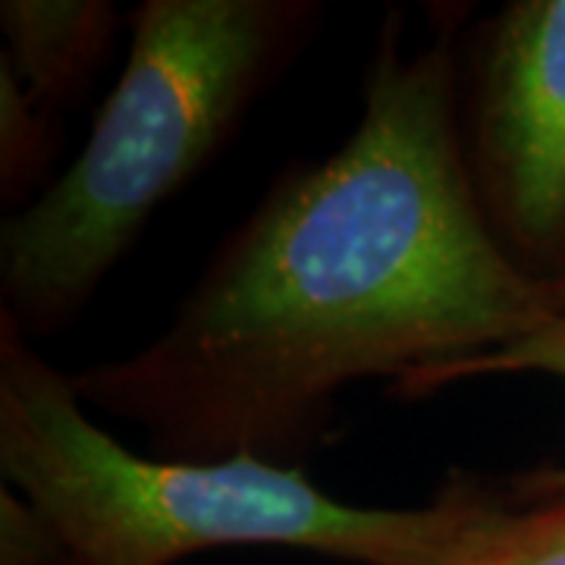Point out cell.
Listing matches in <instances>:
<instances>
[{"label": "cell", "mask_w": 565, "mask_h": 565, "mask_svg": "<svg viewBox=\"0 0 565 565\" xmlns=\"http://www.w3.org/2000/svg\"><path fill=\"white\" fill-rule=\"evenodd\" d=\"M468 63L475 195L509 258L553 280L565 255V0L505 3Z\"/></svg>", "instance_id": "277c9868"}, {"label": "cell", "mask_w": 565, "mask_h": 565, "mask_svg": "<svg viewBox=\"0 0 565 565\" xmlns=\"http://www.w3.org/2000/svg\"><path fill=\"white\" fill-rule=\"evenodd\" d=\"M403 565H565V500L505 503L440 553Z\"/></svg>", "instance_id": "52a82bcc"}, {"label": "cell", "mask_w": 565, "mask_h": 565, "mask_svg": "<svg viewBox=\"0 0 565 565\" xmlns=\"http://www.w3.org/2000/svg\"><path fill=\"white\" fill-rule=\"evenodd\" d=\"M497 374H546L565 384V315L550 318L534 327L515 343L490 349L471 359L424 367L393 386L396 396L415 399L427 393H440L446 386L475 381V377H497ZM505 497L515 505H537L565 500V465H541L509 478Z\"/></svg>", "instance_id": "8992f818"}, {"label": "cell", "mask_w": 565, "mask_h": 565, "mask_svg": "<svg viewBox=\"0 0 565 565\" xmlns=\"http://www.w3.org/2000/svg\"><path fill=\"white\" fill-rule=\"evenodd\" d=\"M0 25L25 92L51 107H73L102 76L122 17L107 0H3Z\"/></svg>", "instance_id": "5b68a950"}, {"label": "cell", "mask_w": 565, "mask_h": 565, "mask_svg": "<svg viewBox=\"0 0 565 565\" xmlns=\"http://www.w3.org/2000/svg\"><path fill=\"white\" fill-rule=\"evenodd\" d=\"M54 129L47 110L41 107L0 57V195L3 204L32 202L39 180L47 173L54 158Z\"/></svg>", "instance_id": "ba28073f"}, {"label": "cell", "mask_w": 565, "mask_h": 565, "mask_svg": "<svg viewBox=\"0 0 565 565\" xmlns=\"http://www.w3.org/2000/svg\"><path fill=\"white\" fill-rule=\"evenodd\" d=\"M459 20L405 51L386 17L349 139L267 185L163 333L70 371L82 403L141 427L154 459L302 468L352 384L396 386L553 318L546 280L509 258L475 195Z\"/></svg>", "instance_id": "6da1fadb"}, {"label": "cell", "mask_w": 565, "mask_h": 565, "mask_svg": "<svg viewBox=\"0 0 565 565\" xmlns=\"http://www.w3.org/2000/svg\"><path fill=\"white\" fill-rule=\"evenodd\" d=\"M0 471L73 565H177L223 546H282L349 565H403L452 546L505 503L452 475L427 505L330 497L305 468L252 456L173 462L126 449L88 415L70 371L0 315Z\"/></svg>", "instance_id": "7a4b0ae2"}, {"label": "cell", "mask_w": 565, "mask_h": 565, "mask_svg": "<svg viewBox=\"0 0 565 565\" xmlns=\"http://www.w3.org/2000/svg\"><path fill=\"white\" fill-rule=\"evenodd\" d=\"M44 565H73V563H70V556H66V550H63L61 556H54L51 563H44Z\"/></svg>", "instance_id": "30bf717a"}, {"label": "cell", "mask_w": 565, "mask_h": 565, "mask_svg": "<svg viewBox=\"0 0 565 565\" xmlns=\"http://www.w3.org/2000/svg\"><path fill=\"white\" fill-rule=\"evenodd\" d=\"M546 296H550L553 318H563L565 315V274L563 277H553V280H546Z\"/></svg>", "instance_id": "9c48e42d"}, {"label": "cell", "mask_w": 565, "mask_h": 565, "mask_svg": "<svg viewBox=\"0 0 565 565\" xmlns=\"http://www.w3.org/2000/svg\"><path fill=\"white\" fill-rule=\"evenodd\" d=\"M321 17L315 0L139 3L120 79L76 161L0 226V315L29 340L76 321L158 207L299 61Z\"/></svg>", "instance_id": "3957f363"}]
</instances>
